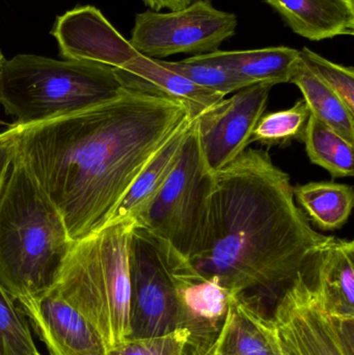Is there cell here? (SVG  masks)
<instances>
[{
	"label": "cell",
	"instance_id": "1",
	"mask_svg": "<svg viewBox=\"0 0 354 355\" xmlns=\"http://www.w3.org/2000/svg\"><path fill=\"white\" fill-rule=\"evenodd\" d=\"M189 121L177 102L125 89L87 110L12 125L17 157L77 242L106 227L143 168Z\"/></svg>",
	"mask_w": 354,
	"mask_h": 355
},
{
	"label": "cell",
	"instance_id": "2",
	"mask_svg": "<svg viewBox=\"0 0 354 355\" xmlns=\"http://www.w3.org/2000/svg\"><path fill=\"white\" fill-rule=\"evenodd\" d=\"M213 175L207 237L189 261L272 318L285 292L333 237L312 227L297 205L290 176L267 152L247 148Z\"/></svg>",
	"mask_w": 354,
	"mask_h": 355
},
{
	"label": "cell",
	"instance_id": "3",
	"mask_svg": "<svg viewBox=\"0 0 354 355\" xmlns=\"http://www.w3.org/2000/svg\"><path fill=\"white\" fill-rule=\"evenodd\" d=\"M76 242L55 205L15 156L0 190V286L12 300L45 293Z\"/></svg>",
	"mask_w": 354,
	"mask_h": 355
},
{
	"label": "cell",
	"instance_id": "4",
	"mask_svg": "<svg viewBox=\"0 0 354 355\" xmlns=\"http://www.w3.org/2000/svg\"><path fill=\"white\" fill-rule=\"evenodd\" d=\"M134 221L107 225L77 241L45 293L81 313L108 349L131 336L130 245Z\"/></svg>",
	"mask_w": 354,
	"mask_h": 355
},
{
	"label": "cell",
	"instance_id": "5",
	"mask_svg": "<svg viewBox=\"0 0 354 355\" xmlns=\"http://www.w3.org/2000/svg\"><path fill=\"white\" fill-rule=\"evenodd\" d=\"M124 91L114 69L98 62L18 54L0 64V105L17 126L87 110Z\"/></svg>",
	"mask_w": 354,
	"mask_h": 355
},
{
	"label": "cell",
	"instance_id": "6",
	"mask_svg": "<svg viewBox=\"0 0 354 355\" xmlns=\"http://www.w3.org/2000/svg\"><path fill=\"white\" fill-rule=\"evenodd\" d=\"M214 175L202 149L197 119L172 174L134 225L191 259L203 248L209 225Z\"/></svg>",
	"mask_w": 354,
	"mask_h": 355
},
{
	"label": "cell",
	"instance_id": "7",
	"mask_svg": "<svg viewBox=\"0 0 354 355\" xmlns=\"http://www.w3.org/2000/svg\"><path fill=\"white\" fill-rule=\"evenodd\" d=\"M237 26L234 12L218 10L212 0H195L180 10L139 12L129 42L139 53L155 60L180 53L202 55L220 50Z\"/></svg>",
	"mask_w": 354,
	"mask_h": 355
},
{
	"label": "cell",
	"instance_id": "8",
	"mask_svg": "<svg viewBox=\"0 0 354 355\" xmlns=\"http://www.w3.org/2000/svg\"><path fill=\"white\" fill-rule=\"evenodd\" d=\"M313 263L285 292L272 320L292 355H354V320L328 313L314 282Z\"/></svg>",
	"mask_w": 354,
	"mask_h": 355
},
{
	"label": "cell",
	"instance_id": "9",
	"mask_svg": "<svg viewBox=\"0 0 354 355\" xmlns=\"http://www.w3.org/2000/svg\"><path fill=\"white\" fill-rule=\"evenodd\" d=\"M131 336L159 337L179 329V304L153 235L133 227L130 245Z\"/></svg>",
	"mask_w": 354,
	"mask_h": 355
},
{
	"label": "cell",
	"instance_id": "10",
	"mask_svg": "<svg viewBox=\"0 0 354 355\" xmlns=\"http://www.w3.org/2000/svg\"><path fill=\"white\" fill-rule=\"evenodd\" d=\"M154 238L176 289L179 329H186L189 334L187 355H206L224 324L230 292L218 282L202 275L189 259L168 241Z\"/></svg>",
	"mask_w": 354,
	"mask_h": 355
},
{
	"label": "cell",
	"instance_id": "11",
	"mask_svg": "<svg viewBox=\"0 0 354 355\" xmlns=\"http://www.w3.org/2000/svg\"><path fill=\"white\" fill-rule=\"evenodd\" d=\"M274 85L258 83L224 99L197 119L208 168L218 172L251 145L256 125L265 114Z\"/></svg>",
	"mask_w": 354,
	"mask_h": 355
},
{
	"label": "cell",
	"instance_id": "12",
	"mask_svg": "<svg viewBox=\"0 0 354 355\" xmlns=\"http://www.w3.org/2000/svg\"><path fill=\"white\" fill-rule=\"evenodd\" d=\"M17 302L50 355H107L99 331L62 297L43 293Z\"/></svg>",
	"mask_w": 354,
	"mask_h": 355
},
{
	"label": "cell",
	"instance_id": "13",
	"mask_svg": "<svg viewBox=\"0 0 354 355\" xmlns=\"http://www.w3.org/2000/svg\"><path fill=\"white\" fill-rule=\"evenodd\" d=\"M125 89L166 98L184 106L193 120L200 118L224 99V96L195 85L166 68L155 58L137 54L128 64L114 69Z\"/></svg>",
	"mask_w": 354,
	"mask_h": 355
},
{
	"label": "cell",
	"instance_id": "14",
	"mask_svg": "<svg viewBox=\"0 0 354 355\" xmlns=\"http://www.w3.org/2000/svg\"><path fill=\"white\" fill-rule=\"evenodd\" d=\"M206 355H289L272 318L231 295L222 329Z\"/></svg>",
	"mask_w": 354,
	"mask_h": 355
},
{
	"label": "cell",
	"instance_id": "15",
	"mask_svg": "<svg viewBox=\"0 0 354 355\" xmlns=\"http://www.w3.org/2000/svg\"><path fill=\"white\" fill-rule=\"evenodd\" d=\"M293 33L319 42L354 35V0H266Z\"/></svg>",
	"mask_w": 354,
	"mask_h": 355
},
{
	"label": "cell",
	"instance_id": "16",
	"mask_svg": "<svg viewBox=\"0 0 354 355\" xmlns=\"http://www.w3.org/2000/svg\"><path fill=\"white\" fill-rule=\"evenodd\" d=\"M354 243L333 237L313 263L314 282L333 317L354 320Z\"/></svg>",
	"mask_w": 354,
	"mask_h": 355
},
{
	"label": "cell",
	"instance_id": "17",
	"mask_svg": "<svg viewBox=\"0 0 354 355\" xmlns=\"http://www.w3.org/2000/svg\"><path fill=\"white\" fill-rule=\"evenodd\" d=\"M301 60L299 50L287 46L253 50L222 51L191 56L185 62L214 64L235 73L251 85L290 83L293 70Z\"/></svg>",
	"mask_w": 354,
	"mask_h": 355
},
{
	"label": "cell",
	"instance_id": "18",
	"mask_svg": "<svg viewBox=\"0 0 354 355\" xmlns=\"http://www.w3.org/2000/svg\"><path fill=\"white\" fill-rule=\"evenodd\" d=\"M193 123L195 120L185 124L154 156L121 200L106 227L121 221L134 220L136 215L155 198L178 164Z\"/></svg>",
	"mask_w": 354,
	"mask_h": 355
},
{
	"label": "cell",
	"instance_id": "19",
	"mask_svg": "<svg viewBox=\"0 0 354 355\" xmlns=\"http://www.w3.org/2000/svg\"><path fill=\"white\" fill-rule=\"evenodd\" d=\"M295 200L324 231H336L348 221L354 204L353 188L336 182H310L293 186Z\"/></svg>",
	"mask_w": 354,
	"mask_h": 355
},
{
	"label": "cell",
	"instance_id": "20",
	"mask_svg": "<svg viewBox=\"0 0 354 355\" xmlns=\"http://www.w3.org/2000/svg\"><path fill=\"white\" fill-rule=\"evenodd\" d=\"M290 83L301 89L311 114L354 145V114L303 60H299L295 66Z\"/></svg>",
	"mask_w": 354,
	"mask_h": 355
},
{
	"label": "cell",
	"instance_id": "21",
	"mask_svg": "<svg viewBox=\"0 0 354 355\" xmlns=\"http://www.w3.org/2000/svg\"><path fill=\"white\" fill-rule=\"evenodd\" d=\"M303 141L312 164L334 179L353 176V145L313 114L308 121Z\"/></svg>",
	"mask_w": 354,
	"mask_h": 355
},
{
	"label": "cell",
	"instance_id": "22",
	"mask_svg": "<svg viewBox=\"0 0 354 355\" xmlns=\"http://www.w3.org/2000/svg\"><path fill=\"white\" fill-rule=\"evenodd\" d=\"M311 112L305 100H299L288 110L264 114L254 129L251 144L280 147L295 139L303 141Z\"/></svg>",
	"mask_w": 354,
	"mask_h": 355
},
{
	"label": "cell",
	"instance_id": "23",
	"mask_svg": "<svg viewBox=\"0 0 354 355\" xmlns=\"http://www.w3.org/2000/svg\"><path fill=\"white\" fill-rule=\"evenodd\" d=\"M16 302L0 286V354H39L26 317Z\"/></svg>",
	"mask_w": 354,
	"mask_h": 355
},
{
	"label": "cell",
	"instance_id": "24",
	"mask_svg": "<svg viewBox=\"0 0 354 355\" xmlns=\"http://www.w3.org/2000/svg\"><path fill=\"white\" fill-rule=\"evenodd\" d=\"M166 68L186 77L200 87L215 92L226 97L229 94L240 91L251 85L249 81L238 76L231 71L214 64H197V62H166L157 60Z\"/></svg>",
	"mask_w": 354,
	"mask_h": 355
},
{
	"label": "cell",
	"instance_id": "25",
	"mask_svg": "<svg viewBox=\"0 0 354 355\" xmlns=\"http://www.w3.org/2000/svg\"><path fill=\"white\" fill-rule=\"evenodd\" d=\"M301 60L344 102L354 114V70L353 67L330 62L308 47L299 50Z\"/></svg>",
	"mask_w": 354,
	"mask_h": 355
},
{
	"label": "cell",
	"instance_id": "26",
	"mask_svg": "<svg viewBox=\"0 0 354 355\" xmlns=\"http://www.w3.org/2000/svg\"><path fill=\"white\" fill-rule=\"evenodd\" d=\"M189 334L178 329L159 337L127 339L108 349L107 355H187Z\"/></svg>",
	"mask_w": 354,
	"mask_h": 355
},
{
	"label": "cell",
	"instance_id": "27",
	"mask_svg": "<svg viewBox=\"0 0 354 355\" xmlns=\"http://www.w3.org/2000/svg\"><path fill=\"white\" fill-rule=\"evenodd\" d=\"M15 135L16 128L14 125H10L6 131L0 132V190L16 156Z\"/></svg>",
	"mask_w": 354,
	"mask_h": 355
},
{
	"label": "cell",
	"instance_id": "28",
	"mask_svg": "<svg viewBox=\"0 0 354 355\" xmlns=\"http://www.w3.org/2000/svg\"><path fill=\"white\" fill-rule=\"evenodd\" d=\"M145 6L150 8V10H175L185 8L193 2V0H143Z\"/></svg>",
	"mask_w": 354,
	"mask_h": 355
},
{
	"label": "cell",
	"instance_id": "29",
	"mask_svg": "<svg viewBox=\"0 0 354 355\" xmlns=\"http://www.w3.org/2000/svg\"><path fill=\"white\" fill-rule=\"evenodd\" d=\"M4 58H4L3 53H2L1 50H0V64H1V62H3Z\"/></svg>",
	"mask_w": 354,
	"mask_h": 355
},
{
	"label": "cell",
	"instance_id": "30",
	"mask_svg": "<svg viewBox=\"0 0 354 355\" xmlns=\"http://www.w3.org/2000/svg\"><path fill=\"white\" fill-rule=\"evenodd\" d=\"M0 355H10L8 352H3V354H0Z\"/></svg>",
	"mask_w": 354,
	"mask_h": 355
},
{
	"label": "cell",
	"instance_id": "31",
	"mask_svg": "<svg viewBox=\"0 0 354 355\" xmlns=\"http://www.w3.org/2000/svg\"><path fill=\"white\" fill-rule=\"evenodd\" d=\"M287 350H288V349H287ZM288 354H289V355H292V354H290V352H288Z\"/></svg>",
	"mask_w": 354,
	"mask_h": 355
},
{
	"label": "cell",
	"instance_id": "32",
	"mask_svg": "<svg viewBox=\"0 0 354 355\" xmlns=\"http://www.w3.org/2000/svg\"><path fill=\"white\" fill-rule=\"evenodd\" d=\"M35 355H42V354H39H39H35Z\"/></svg>",
	"mask_w": 354,
	"mask_h": 355
}]
</instances>
